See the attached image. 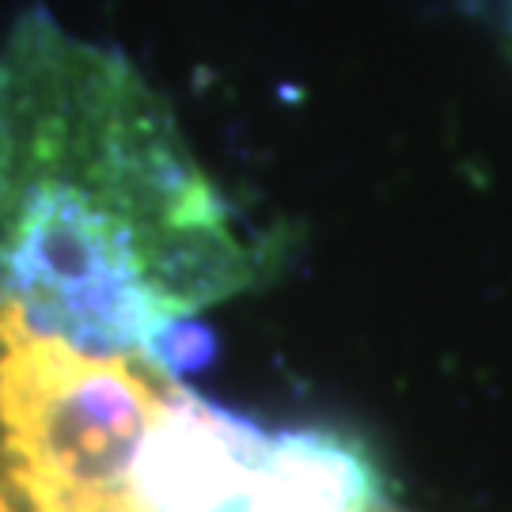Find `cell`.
<instances>
[{"mask_svg": "<svg viewBox=\"0 0 512 512\" xmlns=\"http://www.w3.org/2000/svg\"><path fill=\"white\" fill-rule=\"evenodd\" d=\"M277 251L126 57L42 8L19 19L0 54V296L76 349L145 353L274 274Z\"/></svg>", "mask_w": 512, "mask_h": 512, "instance_id": "1", "label": "cell"}, {"mask_svg": "<svg viewBox=\"0 0 512 512\" xmlns=\"http://www.w3.org/2000/svg\"><path fill=\"white\" fill-rule=\"evenodd\" d=\"M183 395L145 353H88L0 296V512H148L137 467Z\"/></svg>", "mask_w": 512, "mask_h": 512, "instance_id": "2", "label": "cell"}, {"mask_svg": "<svg viewBox=\"0 0 512 512\" xmlns=\"http://www.w3.org/2000/svg\"><path fill=\"white\" fill-rule=\"evenodd\" d=\"M145 357L156 361L167 376H194L205 365H213V357H217V334L205 327V323H198V319L183 315V319H171L167 327L156 330V338L148 342Z\"/></svg>", "mask_w": 512, "mask_h": 512, "instance_id": "3", "label": "cell"}, {"mask_svg": "<svg viewBox=\"0 0 512 512\" xmlns=\"http://www.w3.org/2000/svg\"><path fill=\"white\" fill-rule=\"evenodd\" d=\"M376 512H391V509H387V505H384V509H376Z\"/></svg>", "mask_w": 512, "mask_h": 512, "instance_id": "4", "label": "cell"}]
</instances>
